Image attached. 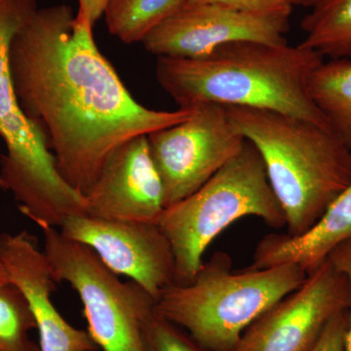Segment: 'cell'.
<instances>
[{
	"mask_svg": "<svg viewBox=\"0 0 351 351\" xmlns=\"http://www.w3.org/2000/svg\"><path fill=\"white\" fill-rule=\"evenodd\" d=\"M93 27L86 13L75 15L66 4L38 8L9 49L21 110L43 136L58 172L84 197L119 145L193 112L138 104L99 50Z\"/></svg>",
	"mask_w": 351,
	"mask_h": 351,
	"instance_id": "1",
	"label": "cell"
},
{
	"mask_svg": "<svg viewBox=\"0 0 351 351\" xmlns=\"http://www.w3.org/2000/svg\"><path fill=\"white\" fill-rule=\"evenodd\" d=\"M324 58L288 43L239 41L196 59L158 57L157 82L180 108L203 104L270 110L331 132L309 94V78Z\"/></svg>",
	"mask_w": 351,
	"mask_h": 351,
	"instance_id": "2",
	"label": "cell"
},
{
	"mask_svg": "<svg viewBox=\"0 0 351 351\" xmlns=\"http://www.w3.org/2000/svg\"><path fill=\"white\" fill-rule=\"evenodd\" d=\"M226 110L262 157L287 234L308 232L351 184V149L306 120L257 108Z\"/></svg>",
	"mask_w": 351,
	"mask_h": 351,
	"instance_id": "3",
	"label": "cell"
},
{
	"mask_svg": "<svg viewBox=\"0 0 351 351\" xmlns=\"http://www.w3.org/2000/svg\"><path fill=\"white\" fill-rule=\"evenodd\" d=\"M306 277L294 263L234 272L230 256L216 252L191 282L164 289L156 311L207 350L232 351L245 330Z\"/></svg>",
	"mask_w": 351,
	"mask_h": 351,
	"instance_id": "4",
	"label": "cell"
},
{
	"mask_svg": "<svg viewBox=\"0 0 351 351\" xmlns=\"http://www.w3.org/2000/svg\"><path fill=\"white\" fill-rule=\"evenodd\" d=\"M36 9V0H0V137L7 149L0 177L21 213L39 228H57L69 216L86 214L85 197L58 172L43 136L21 110L9 66L11 41Z\"/></svg>",
	"mask_w": 351,
	"mask_h": 351,
	"instance_id": "5",
	"label": "cell"
},
{
	"mask_svg": "<svg viewBox=\"0 0 351 351\" xmlns=\"http://www.w3.org/2000/svg\"><path fill=\"white\" fill-rule=\"evenodd\" d=\"M249 216L262 219L270 228L286 226L262 157L246 141L239 154L209 181L161 215L158 225L174 254L175 284L191 282L214 239Z\"/></svg>",
	"mask_w": 351,
	"mask_h": 351,
	"instance_id": "6",
	"label": "cell"
},
{
	"mask_svg": "<svg viewBox=\"0 0 351 351\" xmlns=\"http://www.w3.org/2000/svg\"><path fill=\"white\" fill-rule=\"evenodd\" d=\"M43 252L57 283L80 295L87 331L101 351H147L143 320L156 301L134 281L122 282L86 245L66 239L54 226H41Z\"/></svg>",
	"mask_w": 351,
	"mask_h": 351,
	"instance_id": "7",
	"label": "cell"
},
{
	"mask_svg": "<svg viewBox=\"0 0 351 351\" xmlns=\"http://www.w3.org/2000/svg\"><path fill=\"white\" fill-rule=\"evenodd\" d=\"M191 110L188 119L147 135L165 208L195 193L246 143L226 107L203 104Z\"/></svg>",
	"mask_w": 351,
	"mask_h": 351,
	"instance_id": "8",
	"label": "cell"
},
{
	"mask_svg": "<svg viewBox=\"0 0 351 351\" xmlns=\"http://www.w3.org/2000/svg\"><path fill=\"white\" fill-rule=\"evenodd\" d=\"M350 307V280L327 258L254 321L232 351H311L332 318Z\"/></svg>",
	"mask_w": 351,
	"mask_h": 351,
	"instance_id": "9",
	"label": "cell"
},
{
	"mask_svg": "<svg viewBox=\"0 0 351 351\" xmlns=\"http://www.w3.org/2000/svg\"><path fill=\"white\" fill-rule=\"evenodd\" d=\"M61 232L86 245L117 276L137 283L154 301L175 283V258L158 223L108 221L87 214L64 219Z\"/></svg>",
	"mask_w": 351,
	"mask_h": 351,
	"instance_id": "10",
	"label": "cell"
},
{
	"mask_svg": "<svg viewBox=\"0 0 351 351\" xmlns=\"http://www.w3.org/2000/svg\"><path fill=\"white\" fill-rule=\"evenodd\" d=\"M290 25L286 18L254 15L213 4L184 6L152 29L145 49L157 57L196 59L239 41L282 45Z\"/></svg>",
	"mask_w": 351,
	"mask_h": 351,
	"instance_id": "11",
	"label": "cell"
},
{
	"mask_svg": "<svg viewBox=\"0 0 351 351\" xmlns=\"http://www.w3.org/2000/svg\"><path fill=\"white\" fill-rule=\"evenodd\" d=\"M85 209L93 218L159 223L165 210L164 189L147 135L127 141L108 156L85 196Z\"/></svg>",
	"mask_w": 351,
	"mask_h": 351,
	"instance_id": "12",
	"label": "cell"
},
{
	"mask_svg": "<svg viewBox=\"0 0 351 351\" xmlns=\"http://www.w3.org/2000/svg\"><path fill=\"white\" fill-rule=\"evenodd\" d=\"M0 256L11 282L29 302L38 331L40 351H97L87 330L71 326L52 302L56 280L38 241L27 232L2 233Z\"/></svg>",
	"mask_w": 351,
	"mask_h": 351,
	"instance_id": "13",
	"label": "cell"
},
{
	"mask_svg": "<svg viewBox=\"0 0 351 351\" xmlns=\"http://www.w3.org/2000/svg\"><path fill=\"white\" fill-rule=\"evenodd\" d=\"M351 242V184L308 232L299 237L269 234L258 242L251 269L294 263L307 274L339 245Z\"/></svg>",
	"mask_w": 351,
	"mask_h": 351,
	"instance_id": "14",
	"label": "cell"
},
{
	"mask_svg": "<svg viewBox=\"0 0 351 351\" xmlns=\"http://www.w3.org/2000/svg\"><path fill=\"white\" fill-rule=\"evenodd\" d=\"M309 94L334 133L351 149V59H329L313 71Z\"/></svg>",
	"mask_w": 351,
	"mask_h": 351,
	"instance_id": "15",
	"label": "cell"
},
{
	"mask_svg": "<svg viewBox=\"0 0 351 351\" xmlns=\"http://www.w3.org/2000/svg\"><path fill=\"white\" fill-rule=\"evenodd\" d=\"M309 8L300 44L323 58L351 59V0H314Z\"/></svg>",
	"mask_w": 351,
	"mask_h": 351,
	"instance_id": "16",
	"label": "cell"
},
{
	"mask_svg": "<svg viewBox=\"0 0 351 351\" xmlns=\"http://www.w3.org/2000/svg\"><path fill=\"white\" fill-rule=\"evenodd\" d=\"M186 0H110L105 11L108 32L122 43L141 41L179 12Z\"/></svg>",
	"mask_w": 351,
	"mask_h": 351,
	"instance_id": "17",
	"label": "cell"
},
{
	"mask_svg": "<svg viewBox=\"0 0 351 351\" xmlns=\"http://www.w3.org/2000/svg\"><path fill=\"white\" fill-rule=\"evenodd\" d=\"M36 321L25 295L15 284L0 283V351H40L29 339Z\"/></svg>",
	"mask_w": 351,
	"mask_h": 351,
	"instance_id": "18",
	"label": "cell"
},
{
	"mask_svg": "<svg viewBox=\"0 0 351 351\" xmlns=\"http://www.w3.org/2000/svg\"><path fill=\"white\" fill-rule=\"evenodd\" d=\"M142 330L147 351H210L188 332L159 315L156 307L143 320Z\"/></svg>",
	"mask_w": 351,
	"mask_h": 351,
	"instance_id": "19",
	"label": "cell"
},
{
	"mask_svg": "<svg viewBox=\"0 0 351 351\" xmlns=\"http://www.w3.org/2000/svg\"><path fill=\"white\" fill-rule=\"evenodd\" d=\"M197 4H213L240 12L286 19L290 18L293 9L281 0H186L184 6Z\"/></svg>",
	"mask_w": 351,
	"mask_h": 351,
	"instance_id": "20",
	"label": "cell"
},
{
	"mask_svg": "<svg viewBox=\"0 0 351 351\" xmlns=\"http://www.w3.org/2000/svg\"><path fill=\"white\" fill-rule=\"evenodd\" d=\"M350 325V311L337 314L328 323L311 351H346V337Z\"/></svg>",
	"mask_w": 351,
	"mask_h": 351,
	"instance_id": "21",
	"label": "cell"
},
{
	"mask_svg": "<svg viewBox=\"0 0 351 351\" xmlns=\"http://www.w3.org/2000/svg\"><path fill=\"white\" fill-rule=\"evenodd\" d=\"M341 271L348 277L351 284V242L339 245L328 256ZM346 351H351V307L350 309V325L346 337Z\"/></svg>",
	"mask_w": 351,
	"mask_h": 351,
	"instance_id": "22",
	"label": "cell"
},
{
	"mask_svg": "<svg viewBox=\"0 0 351 351\" xmlns=\"http://www.w3.org/2000/svg\"><path fill=\"white\" fill-rule=\"evenodd\" d=\"M108 1L110 0H78V9L86 13L95 25L101 16L105 15Z\"/></svg>",
	"mask_w": 351,
	"mask_h": 351,
	"instance_id": "23",
	"label": "cell"
},
{
	"mask_svg": "<svg viewBox=\"0 0 351 351\" xmlns=\"http://www.w3.org/2000/svg\"><path fill=\"white\" fill-rule=\"evenodd\" d=\"M281 1L293 8L294 6L311 7L314 0H281Z\"/></svg>",
	"mask_w": 351,
	"mask_h": 351,
	"instance_id": "24",
	"label": "cell"
},
{
	"mask_svg": "<svg viewBox=\"0 0 351 351\" xmlns=\"http://www.w3.org/2000/svg\"><path fill=\"white\" fill-rule=\"evenodd\" d=\"M6 282H10V279H9L5 267H4V263L2 262L1 256H0V283Z\"/></svg>",
	"mask_w": 351,
	"mask_h": 351,
	"instance_id": "25",
	"label": "cell"
},
{
	"mask_svg": "<svg viewBox=\"0 0 351 351\" xmlns=\"http://www.w3.org/2000/svg\"><path fill=\"white\" fill-rule=\"evenodd\" d=\"M0 189H4L3 181H2L1 177H0Z\"/></svg>",
	"mask_w": 351,
	"mask_h": 351,
	"instance_id": "26",
	"label": "cell"
}]
</instances>
